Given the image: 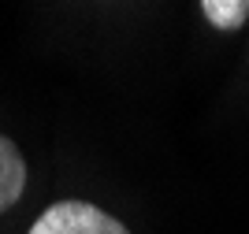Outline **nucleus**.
Wrapping results in <instances>:
<instances>
[{
	"mask_svg": "<svg viewBox=\"0 0 249 234\" xmlns=\"http://www.w3.org/2000/svg\"><path fill=\"white\" fill-rule=\"evenodd\" d=\"M30 234H130L119 219L86 201H60L37 216Z\"/></svg>",
	"mask_w": 249,
	"mask_h": 234,
	"instance_id": "obj_1",
	"label": "nucleus"
},
{
	"mask_svg": "<svg viewBox=\"0 0 249 234\" xmlns=\"http://www.w3.org/2000/svg\"><path fill=\"white\" fill-rule=\"evenodd\" d=\"M22 190H26V160L15 142L0 138V212H8L22 197Z\"/></svg>",
	"mask_w": 249,
	"mask_h": 234,
	"instance_id": "obj_2",
	"label": "nucleus"
},
{
	"mask_svg": "<svg viewBox=\"0 0 249 234\" xmlns=\"http://www.w3.org/2000/svg\"><path fill=\"white\" fill-rule=\"evenodd\" d=\"M205 19L219 30H238L249 15V0H205L201 4Z\"/></svg>",
	"mask_w": 249,
	"mask_h": 234,
	"instance_id": "obj_3",
	"label": "nucleus"
}]
</instances>
